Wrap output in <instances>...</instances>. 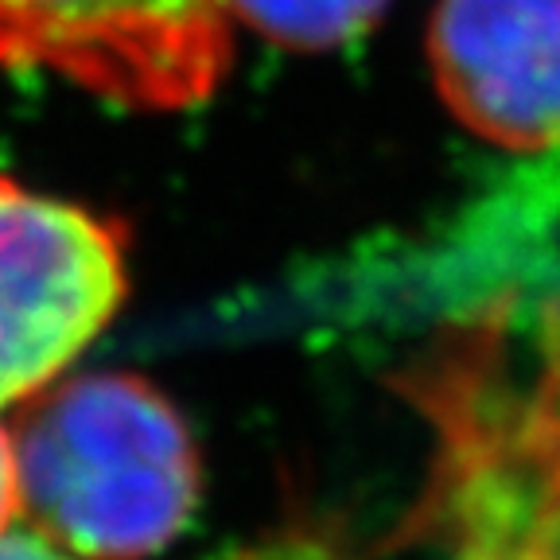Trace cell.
Returning a JSON list of instances; mask_svg holds the SVG:
<instances>
[{
  "label": "cell",
  "mask_w": 560,
  "mask_h": 560,
  "mask_svg": "<svg viewBox=\"0 0 560 560\" xmlns=\"http://www.w3.org/2000/svg\"><path fill=\"white\" fill-rule=\"evenodd\" d=\"M24 522V499H20V467H16V444L12 432L0 429V537L12 525Z\"/></svg>",
  "instance_id": "8992f818"
},
{
  "label": "cell",
  "mask_w": 560,
  "mask_h": 560,
  "mask_svg": "<svg viewBox=\"0 0 560 560\" xmlns=\"http://www.w3.org/2000/svg\"><path fill=\"white\" fill-rule=\"evenodd\" d=\"M0 560H82L74 552H67L62 545H55L51 537H44L35 525H12L9 534L0 537Z\"/></svg>",
  "instance_id": "52a82bcc"
},
{
  "label": "cell",
  "mask_w": 560,
  "mask_h": 560,
  "mask_svg": "<svg viewBox=\"0 0 560 560\" xmlns=\"http://www.w3.org/2000/svg\"><path fill=\"white\" fill-rule=\"evenodd\" d=\"M24 517L82 560H144L184 534L199 455L175 405L137 374L47 385L16 424Z\"/></svg>",
  "instance_id": "6da1fadb"
},
{
  "label": "cell",
  "mask_w": 560,
  "mask_h": 560,
  "mask_svg": "<svg viewBox=\"0 0 560 560\" xmlns=\"http://www.w3.org/2000/svg\"><path fill=\"white\" fill-rule=\"evenodd\" d=\"M129 292V230L0 175V409L32 401Z\"/></svg>",
  "instance_id": "3957f363"
},
{
  "label": "cell",
  "mask_w": 560,
  "mask_h": 560,
  "mask_svg": "<svg viewBox=\"0 0 560 560\" xmlns=\"http://www.w3.org/2000/svg\"><path fill=\"white\" fill-rule=\"evenodd\" d=\"M429 67L475 137L506 152L560 149V0H436Z\"/></svg>",
  "instance_id": "277c9868"
},
{
  "label": "cell",
  "mask_w": 560,
  "mask_h": 560,
  "mask_svg": "<svg viewBox=\"0 0 560 560\" xmlns=\"http://www.w3.org/2000/svg\"><path fill=\"white\" fill-rule=\"evenodd\" d=\"M226 0H0V67L132 114L210 102L234 67Z\"/></svg>",
  "instance_id": "7a4b0ae2"
},
{
  "label": "cell",
  "mask_w": 560,
  "mask_h": 560,
  "mask_svg": "<svg viewBox=\"0 0 560 560\" xmlns=\"http://www.w3.org/2000/svg\"><path fill=\"white\" fill-rule=\"evenodd\" d=\"M389 4L394 0H226V12L289 51H331L374 32Z\"/></svg>",
  "instance_id": "5b68a950"
}]
</instances>
